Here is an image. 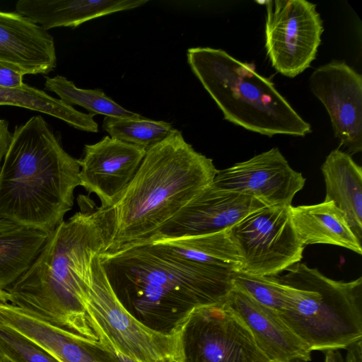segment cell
<instances>
[{
    "label": "cell",
    "instance_id": "23",
    "mask_svg": "<svg viewBox=\"0 0 362 362\" xmlns=\"http://www.w3.org/2000/svg\"><path fill=\"white\" fill-rule=\"evenodd\" d=\"M45 88L54 93L59 99L67 105H76L84 107L94 115L122 119H141L143 117L126 110L101 89H83L76 86L66 77L57 75L45 77Z\"/></svg>",
    "mask_w": 362,
    "mask_h": 362
},
{
    "label": "cell",
    "instance_id": "1",
    "mask_svg": "<svg viewBox=\"0 0 362 362\" xmlns=\"http://www.w3.org/2000/svg\"><path fill=\"white\" fill-rule=\"evenodd\" d=\"M113 211L100 206L79 211L53 231L30 267L9 288V303L91 340H98L85 309L83 284L91 261L106 252Z\"/></svg>",
    "mask_w": 362,
    "mask_h": 362
},
{
    "label": "cell",
    "instance_id": "2",
    "mask_svg": "<svg viewBox=\"0 0 362 362\" xmlns=\"http://www.w3.org/2000/svg\"><path fill=\"white\" fill-rule=\"evenodd\" d=\"M117 296L147 325L161 320L169 333L193 309L223 303L235 270L194 262L136 243L99 254Z\"/></svg>",
    "mask_w": 362,
    "mask_h": 362
},
{
    "label": "cell",
    "instance_id": "3",
    "mask_svg": "<svg viewBox=\"0 0 362 362\" xmlns=\"http://www.w3.org/2000/svg\"><path fill=\"white\" fill-rule=\"evenodd\" d=\"M79 173L42 116L16 126L0 170V218L50 233L73 206Z\"/></svg>",
    "mask_w": 362,
    "mask_h": 362
},
{
    "label": "cell",
    "instance_id": "6",
    "mask_svg": "<svg viewBox=\"0 0 362 362\" xmlns=\"http://www.w3.org/2000/svg\"><path fill=\"white\" fill-rule=\"evenodd\" d=\"M274 276L289 287L291 299L279 315L310 351L348 348L362 340V277L337 281L297 263Z\"/></svg>",
    "mask_w": 362,
    "mask_h": 362
},
{
    "label": "cell",
    "instance_id": "32",
    "mask_svg": "<svg viewBox=\"0 0 362 362\" xmlns=\"http://www.w3.org/2000/svg\"><path fill=\"white\" fill-rule=\"evenodd\" d=\"M323 352L325 356V362H344V359L338 349H328Z\"/></svg>",
    "mask_w": 362,
    "mask_h": 362
},
{
    "label": "cell",
    "instance_id": "16",
    "mask_svg": "<svg viewBox=\"0 0 362 362\" xmlns=\"http://www.w3.org/2000/svg\"><path fill=\"white\" fill-rule=\"evenodd\" d=\"M0 62L23 74H47L57 66L53 37L17 13L0 11Z\"/></svg>",
    "mask_w": 362,
    "mask_h": 362
},
{
    "label": "cell",
    "instance_id": "26",
    "mask_svg": "<svg viewBox=\"0 0 362 362\" xmlns=\"http://www.w3.org/2000/svg\"><path fill=\"white\" fill-rule=\"evenodd\" d=\"M0 344L24 362H58L26 339L2 329Z\"/></svg>",
    "mask_w": 362,
    "mask_h": 362
},
{
    "label": "cell",
    "instance_id": "10",
    "mask_svg": "<svg viewBox=\"0 0 362 362\" xmlns=\"http://www.w3.org/2000/svg\"><path fill=\"white\" fill-rule=\"evenodd\" d=\"M265 48L274 69L294 78L316 58L322 21L316 5L305 0H267Z\"/></svg>",
    "mask_w": 362,
    "mask_h": 362
},
{
    "label": "cell",
    "instance_id": "13",
    "mask_svg": "<svg viewBox=\"0 0 362 362\" xmlns=\"http://www.w3.org/2000/svg\"><path fill=\"white\" fill-rule=\"evenodd\" d=\"M264 206L256 199L223 190L211 184L195 196L151 236L142 241L176 239L218 233L230 228L248 214Z\"/></svg>",
    "mask_w": 362,
    "mask_h": 362
},
{
    "label": "cell",
    "instance_id": "4",
    "mask_svg": "<svg viewBox=\"0 0 362 362\" xmlns=\"http://www.w3.org/2000/svg\"><path fill=\"white\" fill-rule=\"evenodd\" d=\"M218 170L176 129L148 149L135 175L111 206L112 238L106 252L151 236L204 189Z\"/></svg>",
    "mask_w": 362,
    "mask_h": 362
},
{
    "label": "cell",
    "instance_id": "15",
    "mask_svg": "<svg viewBox=\"0 0 362 362\" xmlns=\"http://www.w3.org/2000/svg\"><path fill=\"white\" fill-rule=\"evenodd\" d=\"M223 303L250 331L257 346L272 362H308L311 351L279 314L233 288Z\"/></svg>",
    "mask_w": 362,
    "mask_h": 362
},
{
    "label": "cell",
    "instance_id": "18",
    "mask_svg": "<svg viewBox=\"0 0 362 362\" xmlns=\"http://www.w3.org/2000/svg\"><path fill=\"white\" fill-rule=\"evenodd\" d=\"M290 215L303 246L328 244L362 255L361 242L351 230L344 214L332 202L290 206Z\"/></svg>",
    "mask_w": 362,
    "mask_h": 362
},
{
    "label": "cell",
    "instance_id": "7",
    "mask_svg": "<svg viewBox=\"0 0 362 362\" xmlns=\"http://www.w3.org/2000/svg\"><path fill=\"white\" fill-rule=\"evenodd\" d=\"M83 303L90 325L119 353L141 362L177 358L175 332L164 333L139 321L121 303L107 279L99 254L83 284Z\"/></svg>",
    "mask_w": 362,
    "mask_h": 362
},
{
    "label": "cell",
    "instance_id": "9",
    "mask_svg": "<svg viewBox=\"0 0 362 362\" xmlns=\"http://www.w3.org/2000/svg\"><path fill=\"white\" fill-rule=\"evenodd\" d=\"M290 206H264L228 228L241 259L239 271L274 276L301 261L305 246L293 225Z\"/></svg>",
    "mask_w": 362,
    "mask_h": 362
},
{
    "label": "cell",
    "instance_id": "20",
    "mask_svg": "<svg viewBox=\"0 0 362 362\" xmlns=\"http://www.w3.org/2000/svg\"><path fill=\"white\" fill-rule=\"evenodd\" d=\"M142 243L194 262L232 270H240L241 267V259L230 238L228 229L210 234Z\"/></svg>",
    "mask_w": 362,
    "mask_h": 362
},
{
    "label": "cell",
    "instance_id": "27",
    "mask_svg": "<svg viewBox=\"0 0 362 362\" xmlns=\"http://www.w3.org/2000/svg\"><path fill=\"white\" fill-rule=\"evenodd\" d=\"M23 76L21 72L0 62V86L20 88L24 84Z\"/></svg>",
    "mask_w": 362,
    "mask_h": 362
},
{
    "label": "cell",
    "instance_id": "31",
    "mask_svg": "<svg viewBox=\"0 0 362 362\" xmlns=\"http://www.w3.org/2000/svg\"><path fill=\"white\" fill-rule=\"evenodd\" d=\"M0 362H24L0 344Z\"/></svg>",
    "mask_w": 362,
    "mask_h": 362
},
{
    "label": "cell",
    "instance_id": "30",
    "mask_svg": "<svg viewBox=\"0 0 362 362\" xmlns=\"http://www.w3.org/2000/svg\"><path fill=\"white\" fill-rule=\"evenodd\" d=\"M344 362H362V340H359L346 348Z\"/></svg>",
    "mask_w": 362,
    "mask_h": 362
},
{
    "label": "cell",
    "instance_id": "28",
    "mask_svg": "<svg viewBox=\"0 0 362 362\" xmlns=\"http://www.w3.org/2000/svg\"><path fill=\"white\" fill-rule=\"evenodd\" d=\"M98 341L105 350L107 354L111 360V362H141L129 357H127L117 351L108 342V341L102 336L98 335ZM156 362H181L177 358H165Z\"/></svg>",
    "mask_w": 362,
    "mask_h": 362
},
{
    "label": "cell",
    "instance_id": "22",
    "mask_svg": "<svg viewBox=\"0 0 362 362\" xmlns=\"http://www.w3.org/2000/svg\"><path fill=\"white\" fill-rule=\"evenodd\" d=\"M24 107L51 115L81 131L98 132L94 114L83 113L42 90L24 83L20 88L0 86V105Z\"/></svg>",
    "mask_w": 362,
    "mask_h": 362
},
{
    "label": "cell",
    "instance_id": "11",
    "mask_svg": "<svg viewBox=\"0 0 362 362\" xmlns=\"http://www.w3.org/2000/svg\"><path fill=\"white\" fill-rule=\"evenodd\" d=\"M305 183L278 148L218 170L212 185L256 199L265 206H291Z\"/></svg>",
    "mask_w": 362,
    "mask_h": 362
},
{
    "label": "cell",
    "instance_id": "29",
    "mask_svg": "<svg viewBox=\"0 0 362 362\" xmlns=\"http://www.w3.org/2000/svg\"><path fill=\"white\" fill-rule=\"evenodd\" d=\"M12 133L8 129V122L0 119V170L4 156L11 142Z\"/></svg>",
    "mask_w": 362,
    "mask_h": 362
},
{
    "label": "cell",
    "instance_id": "17",
    "mask_svg": "<svg viewBox=\"0 0 362 362\" xmlns=\"http://www.w3.org/2000/svg\"><path fill=\"white\" fill-rule=\"evenodd\" d=\"M148 0H20L17 13L44 29L76 28L103 16L140 7Z\"/></svg>",
    "mask_w": 362,
    "mask_h": 362
},
{
    "label": "cell",
    "instance_id": "14",
    "mask_svg": "<svg viewBox=\"0 0 362 362\" xmlns=\"http://www.w3.org/2000/svg\"><path fill=\"white\" fill-rule=\"evenodd\" d=\"M146 150L109 136L84 146L78 159L80 185L112 206L137 172Z\"/></svg>",
    "mask_w": 362,
    "mask_h": 362
},
{
    "label": "cell",
    "instance_id": "21",
    "mask_svg": "<svg viewBox=\"0 0 362 362\" xmlns=\"http://www.w3.org/2000/svg\"><path fill=\"white\" fill-rule=\"evenodd\" d=\"M49 233L18 227L0 233V288L6 290L32 265Z\"/></svg>",
    "mask_w": 362,
    "mask_h": 362
},
{
    "label": "cell",
    "instance_id": "8",
    "mask_svg": "<svg viewBox=\"0 0 362 362\" xmlns=\"http://www.w3.org/2000/svg\"><path fill=\"white\" fill-rule=\"evenodd\" d=\"M172 332L181 362H272L223 302L193 309Z\"/></svg>",
    "mask_w": 362,
    "mask_h": 362
},
{
    "label": "cell",
    "instance_id": "33",
    "mask_svg": "<svg viewBox=\"0 0 362 362\" xmlns=\"http://www.w3.org/2000/svg\"><path fill=\"white\" fill-rule=\"evenodd\" d=\"M20 227L7 220L0 218V233Z\"/></svg>",
    "mask_w": 362,
    "mask_h": 362
},
{
    "label": "cell",
    "instance_id": "19",
    "mask_svg": "<svg viewBox=\"0 0 362 362\" xmlns=\"http://www.w3.org/2000/svg\"><path fill=\"white\" fill-rule=\"evenodd\" d=\"M325 202H332L344 214L351 230L362 240V169L351 156L332 150L321 166Z\"/></svg>",
    "mask_w": 362,
    "mask_h": 362
},
{
    "label": "cell",
    "instance_id": "12",
    "mask_svg": "<svg viewBox=\"0 0 362 362\" xmlns=\"http://www.w3.org/2000/svg\"><path fill=\"white\" fill-rule=\"evenodd\" d=\"M314 95L330 117L334 135L351 153L362 151V77L345 62L334 60L310 77Z\"/></svg>",
    "mask_w": 362,
    "mask_h": 362
},
{
    "label": "cell",
    "instance_id": "25",
    "mask_svg": "<svg viewBox=\"0 0 362 362\" xmlns=\"http://www.w3.org/2000/svg\"><path fill=\"white\" fill-rule=\"evenodd\" d=\"M232 284L233 288L279 314L286 308L291 299L289 287L277 281L274 276H257L235 270Z\"/></svg>",
    "mask_w": 362,
    "mask_h": 362
},
{
    "label": "cell",
    "instance_id": "5",
    "mask_svg": "<svg viewBox=\"0 0 362 362\" xmlns=\"http://www.w3.org/2000/svg\"><path fill=\"white\" fill-rule=\"evenodd\" d=\"M192 71L223 114L224 119L247 130L268 136H305L312 132L274 84L259 74L253 64L226 51L189 48Z\"/></svg>",
    "mask_w": 362,
    "mask_h": 362
},
{
    "label": "cell",
    "instance_id": "24",
    "mask_svg": "<svg viewBox=\"0 0 362 362\" xmlns=\"http://www.w3.org/2000/svg\"><path fill=\"white\" fill-rule=\"evenodd\" d=\"M102 127L111 137L146 151L164 140L175 130L170 123L144 117L122 119L105 117Z\"/></svg>",
    "mask_w": 362,
    "mask_h": 362
}]
</instances>
